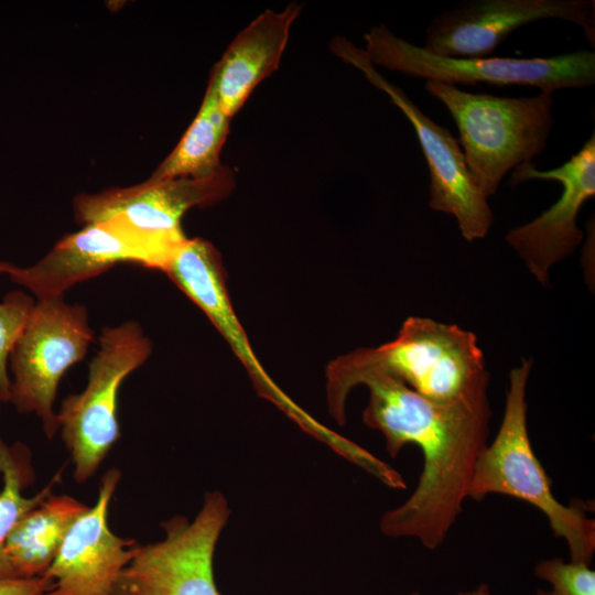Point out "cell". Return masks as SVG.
Masks as SVG:
<instances>
[{
    "mask_svg": "<svg viewBox=\"0 0 595 595\" xmlns=\"http://www.w3.org/2000/svg\"><path fill=\"white\" fill-rule=\"evenodd\" d=\"M364 423L385 436L392 458L416 445L423 468L413 494L380 521L383 534L416 538L434 550L445 540L468 497L476 462L487 446L491 416L488 389L453 402L429 400L400 380L369 374Z\"/></svg>",
    "mask_w": 595,
    "mask_h": 595,
    "instance_id": "6da1fadb",
    "label": "cell"
},
{
    "mask_svg": "<svg viewBox=\"0 0 595 595\" xmlns=\"http://www.w3.org/2000/svg\"><path fill=\"white\" fill-rule=\"evenodd\" d=\"M393 377L435 402H453L488 389L489 372L477 336L456 324L408 317L397 337L333 360L326 370L331 414L345 423L349 392L369 374Z\"/></svg>",
    "mask_w": 595,
    "mask_h": 595,
    "instance_id": "7a4b0ae2",
    "label": "cell"
},
{
    "mask_svg": "<svg viewBox=\"0 0 595 595\" xmlns=\"http://www.w3.org/2000/svg\"><path fill=\"white\" fill-rule=\"evenodd\" d=\"M424 89L452 116L469 173L487 198L510 171L547 148L554 126L552 93L494 96L437 82H425Z\"/></svg>",
    "mask_w": 595,
    "mask_h": 595,
    "instance_id": "3957f363",
    "label": "cell"
},
{
    "mask_svg": "<svg viewBox=\"0 0 595 595\" xmlns=\"http://www.w3.org/2000/svg\"><path fill=\"white\" fill-rule=\"evenodd\" d=\"M532 359L523 358L509 375L504 416L494 442L479 455L468 497L482 500L500 494L533 505L548 518L555 537L566 541L571 561L588 563L595 551V521L582 507L564 506L534 455L527 429L526 390Z\"/></svg>",
    "mask_w": 595,
    "mask_h": 595,
    "instance_id": "277c9868",
    "label": "cell"
},
{
    "mask_svg": "<svg viewBox=\"0 0 595 595\" xmlns=\"http://www.w3.org/2000/svg\"><path fill=\"white\" fill-rule=\"evenodd\" d=\"M365 43L364 51L375 66L426 82L529 86L552 94L595 84L594 50L532 58L446 57L397 36L385 24L371 28Z\"/></svg>",
    "mask_w": 595,
    "mask_h": 595,
    "instance_id": "5b68a950",
    "label": "cell"
},
{
    "mask_svg": "<svg viewBox=\"0 0 595 595\" xmlns=\"http://www.w3.org/2000/svg\"><path fill=\"white\" fill-rule=\"evenodd\" d=\"M151 353L152 343L138 322L105 327L89 363L86 388L63 400L56 413L58 431L71 454L73 476L78 484L96 474L119 440L120 387Z\"/></svg>",
    "mask_w": 595,
    "mask_h": 595,
    "instance_id": "8992f818",
    "label": "cell"
},
{
    "mask_svg": "<svg viewBox=\"0 0 595 595\" xmlns=\"http://www.w3.org/2000/svg\"><path fill=\"white\" fill-rule=\"evenodd\" d=\"M94 332L87 309L64 296L37 300L9 356V401L41 419L48 439L58 431L54 402L65 372L83 360Z\"/></svg>",
    "mask_w": 595,
    "mask_h": 595,
    "instance_id": "52a82bcc",
    "label": "cell"
},
{
    "mask_svg": "<svg viewBox=\"0 0 595 595\" xmlns=\"http://www.w3.org/2000/svg\"><path fill=\"white\" fill-rule=\"evenodd\" d=\"M331 50L385 93L411 123L429 169L430 208L453 216L465 240L485 238L493 226L494 213L469 173L458 140L446 127L426 116L402 88L383 77L364 48L338 36L332 40Z\"/></svg>",
    "mask_w": 595,
    "mask_h": 595,
    "instance_id": "ba28073f",
    "label": "cell"
},
{
    "mask_svg": "<svg viewBox=\"0 0 595 595\" xmlns=\"http://www.w3.org/2000/svg\"><path fill=\"white\" fill-rule=\"evenodd\" d=\"M229 515L224 495L213 491L193 520L164 521L165 538L136 547L113 595H219L213 562Z\"/></svg>",
    "mask_w": 595,
    "mask_h": 595,
    "instance_id": "9c48e42d",
    "label": "cell"
},
{
    "mask_svg": "<svg viewBox=\"0 0 595 595\" xmlns=\"http://www.w3.org/2000/svg\"><path fill=\"white\" fill-rule=\"evenodd\" d=\"M180 248L113 215L63 237L37 262L28 268L14 266L8 275L37 300L64 296L75 284L121 262L165 272Z\"/></svg>",
    "mask_w": 595,
    "mask_h": 595,
    "instance_id": "30bf717a",
    "label": "cell"
},
{
    "mask_svg": "<svg viewBox=\"0 0 595 595\" xmlns=\"http://www.w3.org/2000/svg\"><path fill=\"white\" fill-rule=\"evenodd\" d=\"M545 19L575 24L594 50V0H464L430 22L423 47L446 57H486L513 31Z\"/></svg>",
    "mask_w": 595,
    "mask_h": 595,
    "instance_id": "8fae6325",
    "label": "cell"
},
{
    "mask_svg": "<svg viewBox=\"0 0 595 595\" xmlns=\"http://www.w3.org/2000/svg\"><path fill=\"white\" fill-rule=\"evenodd\" d=\"M533 180L556 181L562 186L561 195L541 215L511 228L506 241L533 278L547 285L551 268L573 255L584 238L577 216L595 195V134L558 167L539 170L533 162L517 166L509 185Z\"/></svg>",
    "mask_w": 595,
    "mask_h": 595,
    "instance_id": "7c38bea8",
    "label": "cell"
},
{
    "mask_svg": "<svg viewBox=\"0 0 595 595\" xmlns=\"http://www.w3.org/2000/svg\"><path fill=\"white\" fill-rule=\"evenodd\" d=\"M235 185L234 172L224 165L207 178H149L131 187L84 194L75 198L74 210L85 225L120 215L137 228L181 246L187 239L181 225L186 210L226 198Z\"/></svg>",
    "mask_w": 595,
    "mask_h": 595,
    "instance_id": "4fadbf2b",
    "label": "cell"
},
{
    "mask_svg": "<svg viewBox=\"0 0 595 595\" xmlns=\"http://www.w3.org/2000/svg\"><path fill=\"white\" fill-rule=\"evenodd\" d=\"M120 478L115 467L102 475L95 505L73 524L43 575L50 582L43 595H113L137 547L108 524L109 505Z\"/></svg>",
    "mask_w": 595,
    "mask_h": 595,
    "instance_id": "5bb4252c",
    "label": "cell"
},
{
    "mask_svg": "<svg viewBox=\"0 0 595 595\" xmlns=\"http://www.w3.org/2000/svg\"><path fill=\"white\" fill-rule=\"evenodd\" d=\"M165 273L212 321L244 364L262 394L286 412L295 405L274 386L259 364L228 294L218 250L203 238L186 239Z\"/></svg>",
    "mask_w": 595,
    "mask_h": 595,
    "instance_id": "9a60e30c",
    "label": "cell"
},
{
    "mask_svg": "<svg viewBox=\"0 0 595 595\" xmlns=\"http://www.w3.org/2000/svg\"><path fill=\"white\" fill-rule=\"evenodd\" d=\"M300 6L267 10L230 43L209 78L224 112L232 118L253 89L278 67Z\"/></svg>",
    "mask_w": 595,
    "mask_h": 595,
    "instance_id": "2e32d148",
    "label": "cell"
},
{
    "mask_svg": "<svg viewBox=\"0 0 595 595\" xmlns=\"http://www.w3.org/2000/svg\"><path fill=\"white\" fill-rule=\"evenodd\" d=\"M88 506L69 495L50 494L10 532L4 550L15 578L43 576L65 537Z\"/></svg>",
    "mask_w": 595,
    "mask_h": 595,
    "instance_id": "e0dca14e",
    "label": "cell"
},
{
    "mask_svg": "<svg viewBox=\"0 0 595 595\" xmlns=\"http://www.w3.org/2000/svg\"><path fill=\"white\" fill-rule=\"evenodd\" d=\"M230 119L208 83L196 117L150 178H207L217 174L224 166L219 155L229 132Z\"/></svg>",
    "mask_w": 595,
    "mask_h": 595,
    "instance_id": "ac0fdd59",
    "label": "cell"
},
{
    "mask_svg": "<svg viewBox=\"0 0 595 595\" xmlns=\"http://www.w3.org/2000/svg\"><path fill=\"white\" fill-rule=\"evenodd\" d=\"M62 469L32 497H25L23 490L33 478L31 457L23 444L9 445L0 435V580L15 578L6 554V541L17 522L31 509L43 501L61 479Z\"/></svg>",
    "mask_w": 595,
    "mask_h": 595,
    "instance_id": "d6986e66",
    "label": "cell"
},
{
    "mask_svg": "<svg viewBox=\"0 0 595 595\" xmlns=\"http://www.w3.org/2000/svg\"><path fill=\"white\" fill-rule=\"evenodd\" d=\"M33 299L24 292L14 291L0 302V400L9 401L10 351L21 334L34 305Z\"/></svg>",
    "mask_w": 595,
    "mask_h": 595,
    "instance_id": "ffe728a7",
    "label": "cell"
},
{
    "mask_svg": "<svg viewBox=\"0 0 595 595\" xmlns=\"http://www.w3.org/2000/svg\"><path fill=\"white\" fill-rule=\"evenodd\" d=\"M534 574L551 585V591L539 588L536 595H595V572L588 563L544 560L536 565Z\"/></svg>",
    "mask_w": 595,
    "mask_h": 595,
    "instance_id": "44dd1931",
    "label": "cell"
},
{
    "mask_svg": "<svg viewBox=\"0 0 595 595\" xmlns=\"http://www.w3.org/2000/svg\"><path fill=\"white\" fill-rule=\"evenodd\" d=\"M50 582L41 576L34 578L0 580V595H43Z\"/></svg>",
    "mask_w": 595,
    "mask_h": 595,
    "instance_id": "7402d4cb",
    "label": "cell"
},
{
    "mask_svg": "<svg viewBox=\"0 0 595 595\" xmlns=\"http://www.w3.org/2000/svg\"><path fill=\"white\" fill-rule=\"evenodd\" d=\"M457 595H490V591L487 584H480L473 591L459 592Z\"/></svg>",
    "mask_w": 595,
    "mask_h": 595,
    "instance_id": "603a6c76",
    "label": "cell"
},
{
    "mask_svg": "<svg viewBox=\"0 0 595 595\" xmlns=\"http://www.w3.org/2000/svg\"><path fill=\"white\" fill-rule=\"evenodd\" d=\"M13 267L14 266L9 262L0 261V273L9 274Z\"/></svg>",
    "mask_w": 595,
    "mask_h": 595,
    "instance_id": "cb8c5ba5",
    "label": "cell"
},
{
    "mask_svg": "<svg viewBox=\"0 0 595 595\" xmlns=\"http://www.w3.org/2000/svg\"><path fill=\"white\" fill-rule=\"evenodd\" d=\"M412 595H420L419 593H413Z\"/></svg>",
    "mask_w": 595,
    "mask_h": 595,
    "instance_id": "d4e9b609",
    "label": "cell"
},
{
    "mask_svg": "<svg viewBox=\"0 0 595 595\" xmlns=\"http://www.w3.org/2000/svg\"><path fill=\"white\" fill-rule=\"evenodd\" d=\"M0 404H1V400H0Z\"/></svg>",
    "mask_w": 595,
    "mask_h": 595,
    "instance_id": "484cf974",
    "label": "cell"
}]
</instances>
